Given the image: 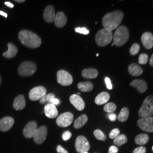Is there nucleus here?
I'll return each mask as SVG.
<instances>
[{"instance_id": "nucleus-1", "label": "nucleus", "mask_w": 153, "mask_h": 153, "mask_svg": "<svg viewBox=\"0 0 153 153\" xmlns=\"http://www.w3.org/2000/svg\"><path fill=\"white\" fill-rule=\"evenodd\" d=\"M124 14L122 11H115L105 14L102 19L104 28L110 31L117 29L122 22Z\"/></svg>"}, {"instance_id": "nucleus-2", "label": "nucleus", "mask_w": 153, "mask_h": 153, "mask_svg": "<svg viewBox=\"0 0 153 153\" xmlns=\"http://www.w3.org/2000/svg\"><path fill=\"white\" fill-rule=\"evenodd\" d=\"M18 37L22 44L29 48H38L42 44L41 38L30 31L23 30L19 33Z\"/></svg>"}, {"instance_id": "nucleus-3", "label": "nucleus", "mask_w": 153, "mask_h": 153, "mask_svg": "<svg viewBox=\"0 0 153 153\" xmlns=\"http://www.w3.org/2000/svg\"><path fill=\"white\" fill-rule=\"evenodd\" d=\"M129 38V33L128 28L121 26L117 28L113 35L114 44L117 47H121L126 44Z\"/></svg>"}, {"instance_id": "nucleus-4", "label": "nucleus", "mask_w": 153, "mask_h": 153, "mask_svg": "<svg viewBox=\"0 0 153 153\" xmlns=\"http://www.w3.org/2000/svg\"><path fill=\"white\" fill-rule=\"evenodd\" d=\"M113 39L112 31L105 28L102 29L97 33L95 40L98 46L104 47L109 44Z\"/></svg>"}, {"instance_id": "nucleus-5", "label": "nucleus", "mask_w": 153, "mask_h": 153, "mask_svg": "<svg viewBox=\"0 0 153 153\" xmlns=\"http://www.w3.org/2000/svg\"><path fill=\"white\" fill-rule=\"evenodd\" d=\"M138 115L141 117H148L153 115V95H149L143 102Z\"/></svg>"}, {"instance_id": "nucleus-6", "label": "nucleus", "mask_w": 153, "mask_h": 153, "mask_svg": "<svg viewBox=\"0 0 153 153\" xmlns=\"http://www.w3.org/2000/svg\"><path fill=\"white\" fill-rule=\"evenodd\" d=\"M36 71V66L31 61H25L19 66L18 73L21 76H30Z\"/></svg>"}, {"instance_id": "nucleus-7", "label": "nucleus", "mask_w": 153, "mask_h": 153, "mask_svg": "<svg viewBox=\"0 0 153 153\" xmlns=\"http://www.w3.org/2000/svg\"><path fill=\"white\" fill-rule=\"evenodd\" d=\"M75 146L76 152L78 153H84L90 150V145L88 139L83 136L77 137L76 141Z\"/></svg>"}, {"instance_id": "nucleus-8", "label": "nucleus", "mask_w": 153, "mask_h": 153, "mask_svg": "<svg viewBox=\"0 0 153 153\" xmlns=\"http://www.w3.org/2000/svg\"><path fill=\"white\" fill-rule=\"evenodd\" d=\"M57 79L59 84L62 86H69L73 79L71 74L64 70H60L57 73Z\"/></svg>"}, {"instance_id": "nucleus-9", "label": "nucleus", "mask_w": 153, "mask_h": 153, "mask_svg": "<svg viewBox=\"0 0 153 153\" xmlns=\"http://www.w3.org/2000/svg\"><path fill=\"white\" fill-rule=\"evenodd\" d=\"M74 119V116L71 112H65L58 116L56 123L60 127H67L70 126Z\"/></svg>"}, {"instance_id": "nucleus-10", "label": "nucleus", "mask_w": 153, "mask_h": 153, "mask_svg": "<svg viewBox=\"0 0 153 153\" xmlns=\"http://www.w3.org/2000/svg\"><path fill=\"white\" fill-rule=\"evenodd\" d=\"M137 124L143 131L153 132V116L141 118L138 120Z\"/></svg>"}, {"instance_id": "nucleus-11", "label": "nucleus", "mask_w": 153, "mask_h": 153, "mask_svg": "<svg viewBox=\"0 0 153 153\" xmlns=\"http://www.w3.org/2000/svg\"><path fill=\"white\" fill-rule=\"evenodd\" d=\"M47 94V90L43 86H38L32 88L29 93V98L33 100L36 101L42 98Z\"/></svg>"}, {"instance_id": "nucleus-12", "label": "nucleus", "mask_w": 153, "mask_h": 153, "mask_svg": "<svg viewBox=\"0 0 153 153\" xmlns=\"http://www.w3.org/2000/svg\"><path fill=\"white\" fill-rule=\"evenodd\" d=\"M47 135V128L46 126H42L38 128L33 136L35 142L38 144H42L45 141Z\"/></svg>"}, {"instance_id": "nucleus-13", "label": "nucleus", "mask_w": 153, "mask_h": 153, "mask_svg": "<svg viewBox=\"0 0 153 153\" xmlns=\"http://www.w3.org/2000/svg\"><path fill=\"white\" fill-rule=\"evenodd\" d=\"M38 129V124L36 121H32L28 123L27 125L25 126L23 129L24 136L28 138H30L33 137L35 132Z\"/></svg>"}, {"instance_id": "nucleus-14", "label": "nucleus", "mask_w": 153, "mask_h": 153, "mask_svg": "<svg viewBox=\"0 0 153 153\" xmlns=\"http://www.w3.org/2000/svg\"><path fill=\"white\" fill-rule=\"evenodd\" d=\"M71 104L78 111H82L85 107V104L82 98L76 94H73L70 97Z\"/></svg>"}, {"instance_id": "nucleus-15", "label": "nucleus", "mask_w": 153, "mask_h": 153, "mask_svg": "<svg viewBox=\"0 0 153 153\" xmlns=\"http://www.w3.org/2000/svg\"><path fill=\"white\" fill-rule=\"evenodd\" d=\"M14 124V120L11 117H5L0 120V131H9Z\"/></svg>"}, {"instance_id": "nucleus-16", "label": "nucleus", "mask_w": 153, "mask_h": 153, "mask_svg": "<svg viewBox=\"0 0 153 153\" xmlns=\"http://www.w3.org/2000/svg\"><path fill=\"white\" fill-rule=\"evenodd\" d=\"M44 113L45 116L50 119H54L58 116V111L56 107L51 103H48L45 105L44 107Z\"/></svg>"}, {"instance_id": "nucleus-17", "label": "nucleus", "mask_w": 153, "mask_h": 153, "mask_svg": "<svg viewBox=\"0 0 153 153\" xmlns=\"http://www.w3.org/2000/svg\"><path fill=\"white\" fill-rule=\"evenodd\" d=\"M141 42L146 49H150L153 47V35L152 33H143L141 36Z\"/></svg>"}, {"instance_id": "nucleus-18", "label": "nucleus", "mask_w": 153, "mask_h": 153, "mask_svg": "<svg viewBox=\"0 0 153 153\" xmlns=\"http://www.w3.org/2000/svg\"><path fill=\"white\" fill-rule=\"evenodd\" d=\"M55 16L56 14L53 6L49 5L46 7L43 14V17L45 21L48 23L53 22L55 20Z\"/></svg>"}, {"instance_id": "nucleus-19", "label": "nucleus", "mask_w": 153, "mask_h": 153, "mask_svg": "<svg viewBox=\"0 0 153 153\" xmlns=\"http://www.w3.org/2000/svg\"><path fill=\"white\" fill-rule=\"evenodd\" d=\"M54 22L57 27H63L67 22V18L63 12L60 11L56 14Z\"/></svg>"}, {"instance_id": "nucleus-20", "label": "nucleus", "mask_w": 153, "mask_h": 153, "mask_svg": "<svg viewBox=\"0 0 153 153\" xmlns=\"http://www.w3.org/2000/svg\"><path fill=\"white\" fill-rule=\"evenodd\" d=\"M130 85L136 88L140 93H143L148 88V85L146 82L142 79H135L131 83Z\"/></svg>"}, {"instance_id": "nucleus-21", "label": "nucleus", "mask_w": 153, "mask_h": 153, "mask_svg": "<svg viewBox=\"0 0 153 153\" xmlns=\"http://www.w3.org/2000/svg\"><path fill=\"white\" fill-rule=\"evenodd\" d=\"M26 106V101L25 97L23 95L17 96L14 100L13 107L16 110H22Z\"/></svg>"}, {"instance_id": "nucleus-22", "label": "nucleus", "mask_w": 153, "mask_h": 153, "mask_svg": "<svg viewBox=\"0 0 153 153\" xmlns=\"http://www.w3.org/2000/svg\"><path fill=\"white\" fill-rule=\"evenodd\" d=\"M7 47L8 50L3 53V56L7 59H10L15 57L18 52L17 47L15 45L11 43H8Z\"/></svg>"}, {"instance_id": "nucleus-23", "label": "nucleus", "mask_w": 153, "mask_h": 153, "mask_svg": "<svg viewBox=\"0 0 153 153\" xmlns=\"http://www.w3.org/2000/svg\"><path fill=\"white\" fill-rule=\"evenodd\" d=\"M82 75L85 78L94 79L98 76V71L94 68H88L82 71Z\"/></svg>"}, {"instance_id": "nucleus-24", "label": "nucleus", "mask_w": 153, "mask_h": 153, "mask_svg": "<svg viewBox=\"0 0 153 153\" xmlns=\"http://www.w3.org/2000/svg\"><path fill=\"white\" fill-rule=\"evenodd\" d=\"M129 73L133 76H140L143 73L142 68L136 64L133 63L128 67Z\"/></svg>"}, {"instance_id": "nucleus-25", "label": "nucleus", "mask_w": 153, "mask_h": 153, "mask_svg": "<svg viewBox=\"0 0 153 153\" xmlns=\"http://www.w3.org/2000/svg\"><path fill=\"white\" fill-rule=\"evenodd\" d=\"M110 96L107 92H102L100 93L95 99V103L98 105H102L105 104L109 100Z\"/></svg>"}, {"instance_id": "nucleus-26", "label": "nucleus", "mask_w": 153, "mask_h": 153, "mask_svg": "<svg viewBox=\"0 0 153 153\" xmlns=\"http://www.w3.org/2000/svg\"><path fill=\"white\" fill-rule=\"evenodd\" d=\"M93 83L91 82H80L78 84V88L82 92H90L93 90Z\"/></svg>"}, {"instance_id": "nucleus-27", "label": "nucleus", "mask_w": 153, "mask_h": 153, "mask_svg": "<svg viewBox=\"0 0 153 153\" xmlns=\"http://www.w3.org/2000/svg\"><path fill=\"white\" fill-rule=\"evenodd\" d=\"M88 120V116L86 115H81L78 117L74 123V127L76 129L81 128L84 126Z\"/></svg>"}, {"instance_id": "nucleus-28", "label": "nucleus", "mask_w": 153, "mask_h": 153, "mask_svg": "<svg viewBox=\"0 0 153 153\" xmlns=\"http://www.w3.org/2000/svg\"><path fill=\"white\" fill-rule=\"evenodd\" d=\"M149 137L146 134H140L135 138V142L140 145H143L149 141Z\"/></svg>"}, {"instance_id": "nucleus-29", "label": "nucleus", "mask_w": 153, "mask_h": 153, "mask_svg": "<svg viewBox=\"0 0 153 153\" xmlns=\"http://www.w3.org/2000/svg\"><path fill=\"white\" fill-rule=\"evenodd\" d=\"M129 115V109L126 107H124L121 110L120 114L117 116V119L119 121H120L121 122H124L127 120V119H128Z\"/></svg>"}, {"instance_id": "nucleus-30", "label": "nucleus", "mask_w": 153, "mask_h": 153, "mask_svg": "<svg viewBox=\"0 0 153 153\" xmlns=\"http://www.w3.org/2000/svg\"><path fill=\"white\" fill-rule=\"evenodd\" d=\"M127 142V138L124 134H120L114 140V144L117 146H121Z\"/></svg>"}, {"instance_id": "nucleus-31", "label": "nucleus", "mask_w": 153, "mask_h": 153, "mask_svg": "<svg viewBox=\"0 0 153 153\" xmlns=\"http://www.w3.org/2000/svg\"><path fill=\"white\" fill-rule=\"evenodd\" d=\"M55 94H52V93H50L45 95L44 97L40 99L39 100V102L41 104H45V103H49L50 101L53 98H55Z\"/></svg>"}, {"instance_id": "nucleus-32", "label": "nucleus", "mask_w": 153, "mask_h": 153, "mask_svg": "<svg viewBox=\"0 0 153 153\" xmlns=\"http://www.w3.org/2000/svg\"><path fill=\"white\" fill-rule=\"evenodd\" d=\"M116 109V105L113 103H108L104 105V110L108 113H113Z\"/></svg>"}, {"instance_id": "nucleus-33", "label": "nucleus", "mask_w": 153, "mask_h": 153, "mask_svg": "<svg viewBox=\"0 0 153 153\" xmlns=\"http://www.w3.org/2000/svg\"><path fill=\"white\" fill-rule=\"evenodd\" d=\"M94 134L95 138L98 140L105 141L106 139V137L103 132L99 129H97L94 131Z\"/></svg>"}, {"instance_id": "nucleus-34", "label": "nucleus", "mask_w": 153, "mask_h": 153, "mask_svg": "<svg viewBox=\"0 0 153 153\" xmlns=\"http://www.w3.org/2000/svg\"><path fill=\"white\" fill-rule=\"evenodd\" d=\"M140 45L137 43H134L131 45V48H130V53L132 56L137 55L140 51Z\"/></svg>"}, {"instance_id": "nucleus-35", "label": "nucleus", "mask_w": 153, "mask_h": 153, "mask_svg": "<svg viewBox=\"0 0 153 153\" xmlns=\"http://www.w3.org/2000/svg\"><path fill=\"white\" fill-rule=\"evenodd\" d=\"M148 55L146 53H142L140 55L138 59V62L140 64L144 65L148 62Z\"/></svg>"}, {"instance_id": "nucleus-36", "label": "nucleus", "mask_w": 153, "mask_h": 153, "mask_svg": "<svg viewBox=\"0 0 153 153\" xmlns=\"http://www.w3.org/2000/svg\"><path fill=\"white\" fill-rule=\"evenodd\" d=\"M120 135V130L117 128L114 129L110 132L109 134V137L111 139H115V138L117 137Z\"/></svg>"}, {"instance_id": "nucleus-37", "label": "nucleus", "mask_w": 153, "mask_h": 153, "mask_svg": "<svg viewBox=\"0 0 153 153\" xmlns=\"http://www.w3.org/2000/svg\"><path fill=\"white\" fill-rule=\"evenodd\" d=\"M75 31L76 33H82L83 35H88L90 31L86 27H77L75 28Z\"/></svg>"}, {"instance_id": "nucleus-38", "label": "nucleus", "mask_w": 153, "mask_h": 153, "mask_svg": "<svg viewBox=\"0 0 153 153\" xmlns=\"http://www.w3.org/2000/svg\"><path fill=\"white\" fill-rule=\"evenodd\" d=\"M71 137V131H66L62 134V138L64 141H67L69 140Z\"/></svg>"}, {"instance_id": "nucleus-39", "label": "nucleus", "mask_w": 153, "mask_h": 153, "mask_svg": "<svg viewBox=\"0 0 153 153\" xmlns=\"http://www.w3.org/2000/svg\"><path fill=\"white\" fill-rule=\"evenodd\" d=\"M146 148L143 146L138 147L136 149H134L133 152V153H146Z\"/></svg>"}, {"instance_id": "nucleus-40", "label": "nucleus", "mask_w": 153, "mask_h": 153, "mask_svg": "<svg viewBox=\"0 0 153 153\" xmlns=\"http://www.w3.org/2000/svg\"><path fill=\"white\" fill-rule=\"evenodd\" d=\"M104 81H105V82L106 86H107V88L108 90L112 89V83H111V80H110L109 78L108 77H105Z\"/></svg>"}, {"instance_id": "nucleus-41", "label": "nucleus", "mask_w": 153, "mask_h": 153, "mask_svg": "<svg viewBox=\"0 0 153 153\" xmlns=\"http://www.w3.org/2000/svg\"><path fill=\"white\" fill-rule=\"evenodd\" d=\"M56 150L59 153H68V152L65 149L62 148L61 145H58L56 148Z\"/></svg>"}, {"instance_id": "nucleus-42", "label": "nucleus", "mask_w": 153, "mask_h": 153, "mask_svg": "<svg viewBox=\"0 0 153 153\" xmlns=\"http://www.w3.org/2000/svg\"><path fill=\"white\" fill-rule=\"evenodd\" d=\"M49 103L53 104L54 105L56 106V105H58L60 104V100L59 99H58L55 98L52 99L50 101V103Z\"/></svg>"}, {"instance_id": "nucleus-43", "label": "nucleus", "mask_w": 153, "mask_h": 153, "mask_svg": "<svg viewBox=\"0 0 153 153\" xmlns=\"http://www.w3.org/2000/svg\"><path fill=\"white\" fill-rule=\"evenodd\" d=\"M118 151H119L118 148L115 146H112L109 148L108 153H117Z\"/></svg>"}, {"instance_id": "nucleus-44", "label": "nucleus", "mask_w": 153, "mask_h": 153, "mask_svg": "<svg viewBox=\"0 0 153 153\" xmlns=\"http://www.w3.org/2000/svg\"><path fill=\"white\" fill-rule=\"evenodd\" d=\"M108 116L109 120L112 121H114L117 119V116L115 114H114V113L109 114V115H108Z\"/></svg>"}, {"instance_id": "nucleus-45", "label": "nucleus", "mask_w": 153, "mask_h": 153, "mask_svg": "<svg viewBox=\"0 0 153 153\" xmlns=\"http://www.w3.org/2000/svg\"><path fill=\"white\" fill-rule=\"evenodd\" d=\"M5 4L6 5H7V6L11 7V8H13L14 7V5L13 4H11V2H5Z\"/></svg>"}, {"instance_id": "nucleus-46", "label": "nucleus", "mask_w": 153, "mask_h": 153, "mask_svg": "<svg viewBox=\"0 0 153 153\" xmlns=\"http://www.w3.org/2000/svg\"><path fill=\"white\" fill-rule=\"evenodd\" d=\"M149 63H150V65L152 66H153V54L152 55V56L150 57V61H149Z\"/></svg>"}, {"instance_id": "nucleus-47", "label": "nucleus", "mask_w": 153, "mask_h": 153, "mask_svg": "<svg viewBox=\"0 0 153 153\" xmlns=\"http://www.w3.org/2000/svg\"><path fill=\"white\" fill-rule=\"evenodd\" d=\"M0 15L4 16V17H5V18L7 17V14L5 12H4V11H0Z\"/></svg>"}, {"instance_id": "nucleus-48", "label": "nucleus", "mask_w": 153, "mask_h": 153, "mask_svg": "<svg viewBox=\"0 0 153 153\" xmlns=\"http://www.w3.org/2000/svg\"><path fill=\"white\" fill-rule=\"evenodd\" d=\"M16 1L17 2H24L25 0H16Z\"/></svg>"}, {"instance_id": "nucleus-49", "label": "nucleus", "mask_w": 153, "mask_h": 153, "mask_svg": "<svg viewBox=\"0 0 153 153\" xmlns=\"http://www.w3.org/2000/svg\"><path fill=\"white\" fill-rule=\"evenodd\" d=\"M1 82H2V79H1V76H0V85H1Z\"/></svg>"}, {"instance_id": "nucleus-50", "label": "nucleus", "mask_w": 153, "mask_h": 153, "mask_svg": "<svg viewBox=\"0 0 153 153\" xmlns=\"http://www.w3.org/2000/svg\"><path fill=\"white\" fill-rule=\"evenodd\" d=\"M99 54H97V56H98Z\"/></svg>"}, {"instance_id": "nucleus-51", "label": "nucleus", "mask_w": 153, "mask_h": 153, "mask_svg": "<svg viewBox=\"0 0 153 153\" xmlns=\"http://www.w3.org/2000/svg\"><path fill=\"white\" fill-rule=\"evenodd\" d=\"M84 153H88V152H85Z\"/></svg>"}, {"instance_id": "nucleus-52", "label": "nucleus", "mask_w": 153, "mask_h": 153, "mask_svg": "<svg viewBox=\"0 0 153 153\" xmlns=\"http://www.w3.org/2000/svg\"></svg>"}]
</instances>
